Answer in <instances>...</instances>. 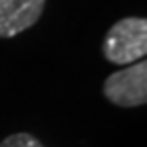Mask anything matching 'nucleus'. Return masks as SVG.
<instances>
[{
  "instance_id": "1",
  "label": "nucleus",
  "mask_w": 147,
  "mask_h": 147,
  "mask_svg": "<svg viewBox=\"0 0 147 147\" xmlns=\"http://www.w3.org/2000/svg\"><path fill=\"white\" fill-rule=\"evenodd\" d=\"M102 53L110 63H135L147 53V21L127 16L110 27Z\"/></svg>"
},
{
  "instance_id": "2",
  "label": "nucleus",
  "mask_w": 147,
  "mask_h": 147,
  "mask_svg": "<svg viewBox=\"0 0 147 147\" xmlns=\"http://www.w3.org/2000/svg\"><path fill=\"white\" fill-rule=\"evenodd\" d=\"M104 96L117 106H143L147 102V63L143 59L110 74L104 82Z\"/></svg>"
},
{
  "instance_id": "3",
  "label": "nucleus",
  "mask_w": 147,
  "mask_h": 147,
  "mask_svg": "<svg viewBox=\"0 0 147 147\" xmlns=\"http://www.w3.org/2000/svg\"><path fill=\"white\" fill-rule=\"evenodd\" d=\"M45 0H0V37H14L41 18Z\"/></svg>"
},
{
  "instance_id": "4",
  "label": "nucleus",
  "mask_w": 147,
  "mask_h": 147,
  "mask_svg": "<svg viewBox=\"0 0 147 147\" xmlns=\"http://www.w3.org/2000/svg\"><path fill=\"white\" fill-rule=\"evenodd\" d=\"M0 147H45V145L29 133H14L0 143Z\"/></svg>"
}]
</instances>
